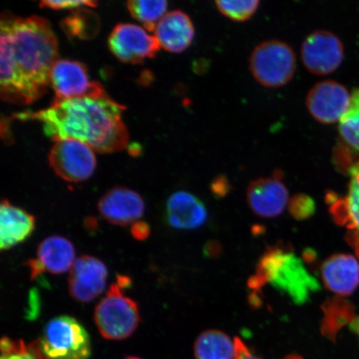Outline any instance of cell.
Masks as SVG:
<instances>
[{
	"instance_id": "cell-3",
	"label": "cell",
	"mask_w": 359,
	"mask_h": 359,
	"mask_svg": "<svg viewBox=\"0 0 359 359\" xmlns=\"http://www.w3.org/2000/svg\"><path fill=\"white\" fill-rule=\"evenodd\" d=\"M267 284L288 295L297 304L306 303L311 294L320 290V284L309 273L302 259L284 246H273L264 254L250 287L259 290Z\"/></svg>"
},
{
	"instance_id": "cell-20",
	"label": "cell",
	"mask_w": 359,
	"mask_h": 359,
	"mask_svg": "<svg viewBox=\"0 0 359 359\" xmlns=\"http://www.w3.org/2000/svg\"><path fill=\"white\" fill-rule=\"evenodd\" d=\"M350 182L348 194L343 199L332 196L331 208L336 219L346 226L350 239L359 257V161L349 168Z\"/></svg>"
},
{
	"instance_id": "cell-31",
	"label": "cell",
	"mask_w": 359,
	"mask_h": 359,
	"mask_svg": "<svg viewBox=\"0 0 359 359\" xmlns=\"http://www.w3.org/2000/svg\"><path fill=\"white\" fill-rule=\"evenodd\" d=\"M227 186V181L226 179L219 178L215 180L213 183V191L217 193H221L222 190H224V191L226 192Z\"/></svg>"
},
{
	"instance_id": "cell-12",
	"label": "cell",
	"mask_w": 359,
	"mask_h": 359,
	"mask_svg": "<svg viewBox=\"0 0 359 359\" xmlns=\"http://www.w3.org/2000/svg\"><path fill=\"white\" fill-rule=\"evenodd\" d=\"M107 269L100 259L83 255L75 260L70 269L69 291L72 298L88 303L105 290Z\"/></svg>"
},
{
	"instance_id": "cell-8",
	"label": "cell",
	"mask_w": 359,
	"mask_h": 359,
	"mask_svg": "<svg viewBox=\"0 0 359 359\" xmlns=\"http://www.w3.org/2000/svg\"><path fill=\"white\" fill-rule=\"evenodd\" d=\"M50 84L55 100L109 97L101 83L90 80L87 67L78 61L58 60L52 67Z\"/></svg>"
},
{
	"instance_id": "cell-16",
	"label": "cell",
	"mask_w": 359,
	"mask_h": 359,
	"mask_svg": "<svg viewBox=\"0 0 359 359\" xmlns=\"http://www.w3.org/2000/svg\"><path fill=\"white\" fill-rule=\"evenodd\" d=\"M208 218V209L203 202L190 192H175L167 201L165 219L175 229L195 230L204 226Z\"/></svg>"
},
{
	"instance_id": "cell-32",
	"label": "cell",
	"mask_w": 359,
	"mask_h": 359,
	"mask_svg": "<svg viewBox=\"0 0 359 359\" xmlns=\"http://www.w3.org/2000/svg\"><path fill=\"white\" fill-rule=\"evenodd\" d=\"M350 330L355 334L359 339V316L354 317L349 324Z\"/></svg>"
},
{
	"instance_id": "cell-7",
	"label": "cell",
	"mask_w": 359,
	"mask_h": 359,
	"mask_svg": "<svg viewBox=\"0 0 359 359\" xmlns=\"http://www.w3.org/2000/svg\"><path fill=\"white\" fill-rule=\"evenodd\" d=\"M48 163L57 176L73 183L91 177L97 164L92 148L74 139L55 141L49 152Z\"/></svg>"
},
{
	"instance_id": "cell-17",
	"label": "cell",
	"mask_w": 359,
	"mask_h": 359,
	"mask_svg": "<svg viewBox=\"0 0 359 359\" xmlns=\"http://www.w3.org/2000/svg\"><path fill=\"white\" fill-rule=\"evenodd\" d=\"M154 36L160 47L165 51L180 53L191 46L195 28L191 18L182 11L165 13L157 24Z\"/></svg>"
},
{
	"instance_id": "cell-26",
	"label": "cell",
	"mask_w": 359,
	"mask_h": 359,
	"mask_svg": "<svg viewBox=\"0 0 359 359\" xmlns=\"http://www.w3.org/2000/svg\"><path fill=\"white\" fill-rule=\"evenodd\" d=\"M215 6L224 16L233 21L244 22L250 19L257 11L259 1L248 0V1H215Z\"/></svg>"
},
{
	"instance_id": "cell-13",
	"label": "cell",
	"mask_w": 359,
	"mask_h": 359,
	"mask_svg": "<svg viewBox=\"0 0 359 359\" xmlns=\"http://www.w3.org/2000/svg\"><path fill=\"white\" fill-rule=\"evenodd\" d=\"M246 201L251 210L259 217H277L289 204V191L278 174L251 182L247 187Z\"/></svg>"
},
{
	"instance_id": "cell-2",
	"label": "cell",
	"mask_w": 359,
	"mask_h": 359,
	"mask_svg": "<svg viewBox=\"0 0 359 359\" xmlns=\"http://www.w3.org/2000/svg\"><path fill=\"white\" fill-rule=\"evenodd\" d=\"M125 107L109 97L53 100L46 109L13 115L21 120L41 123L45 135L53 142L74 139L100 154L122 151L129 134L123 123Z\"/></svg>"
},
{
	"instance_id": "cell-28",
	"label": "cell",
	"mask_w": 359,
	"mask_h": 359,
	"mask_svg": "<svg viewBox=\"0 0 359 359\" xmlns=\"http://www.w3.org/2000/svg\"><path fill=\"white\" fill-rule=\"evenodd\" d=\"M97 1H83V0H74V1H42L39 4L41 8H51V10L62 11V10H79L86 7L93 8L96 7Z\"/></svg>"
},
{
	"instance_id": "cell-23",
	"label": "cell",
	"mask_w": 359,
	"mask_h": 359,
	"mask_svg": "<svg viewBox=\"0 0 359 359\" xmlns=\"http://www.w3.org/2000/svg\"><path fill=\"white\" fill-rule=\"evenodd\" d=\"M168 6V3L164 0H130L127 3L131 15L150 32H154L157 24L165 16Z\"/></svg>"
},
{
	"instance_id": "cell-5",
	"label": "cell",
	"mask_w": 359,
	"mask_h": 359,
	"mask_svg": "<svg viewBox=\"0 0 359 359\" xmlns=\"http://www.w3.org/2000/svg\"><path fill=\"white\" fill-rule=\"evenodd\" d=\"M288 43L268 40L253 49L249 61L254 79L262 86L277 88L285 86L294 78L297 61Z\"/></svg>"
},
{
	"instance_id": "cell-24",
	"label": "cell",
	"mask_w": 359,
	"mask_h": 359,
	"mask_svg": "<svg viewBox=\"0 0 359 359\" xmlns=\"http://www.w3.org/2000/svg\"><path fill=\"white\" fill-rule=\"evenodd\" d=\"M97 17L94 13L79 8L62 22V29L70 37L92 38L97 32Z\"/></svg>"
},
{
	"instance_id": "cell-22",
	"label": "cell",
	"mask_w": 359,
	"mask_h": 359,
	"mask_svg": "<svg viewBox=\"0 0 359 359\" xmlns=\"http://www.w3.org/2000/svg\"><path fill=\"white\" fill-rule=\"evenodd\" d=\"M340 146L350 154L359 151V89L354 91L348 109L340 120Z\"/></svg>"
},
{
	"instance_id": "cell-25",
	"label": "cell",
	"mask_w": 359,
	"mask_h": 359,
	"mask_svg": "<svg viewBox=\"0 0 359 359\" xmlns=\"http://www.w3.org/2000/svg\"><path fill=\"white\" fill-rule=\"evenodd\" d=\"M0 359H46L40 348L38 339L26 344L21 339L15 340L8 337H3L0 342Z\"/></svg>"
},
{
	"instance_id": "cell-19",
	"label": "cell",
	"mask_w": 359,
	"mask_h": 359,
	"mask_svg": "<svg viewBox=\"0 0 359 359\" xmlns=\"http://www.w3.org/2000/svg\"><path fill=\"white\" fill-rule=\"evenodd\" d=\"M35 224L34 215L3 200L0 205V248L10 250L28 239Z\"/></svg>"
},
{
	"instance_id": "cell-27",
	"label": "cell",
	"mask_w": 359,
	"mask_h": 359,
	"mask_svg": "<svg viewBox=\"0 0 359 359\" xmlns=\"http://www.w3.org/2000/svg\"><path fill=\"white\" fill-rule=\"evenodd\" d=\"M290 212L294 217L302 219H306L314 212L316 205L311 197L299 194L289 202Z\"/></svg>"
},
{
	"instance_id": "cell-30",
	"label": "cell",
	"mask_w": 359,
	"mask_h": 359,
	"mask_svg": "<svg viewBox=\"0 0 359 359\" xmlns=\"http://www.w3.org/2000/svg\"><path fill=\"white\" fill-rule=\"evenodd\" d=\"M131 233L135 239L144 241L150 236L151 229L146 222H137L133 223Z\"/></svg>"
},
{
	"instance_id": "cell-11",
	"label": "cell",
	"mask_w": 359,
	"mask_h": 359,
	"mask_svg": "<svg viewBox=\"0 0 359 359\" xmlns=\"http://www.w3.org/2000/svg\"><path fill=\"white\" fill-rule=\"evenodd\" d=\"M348 90L335 81H323L308 92L306 107L314 120L323 124L338 122L347 111L350 103Z\"/></svg>"
},
{
	"instance_id": "cell-14",
	"label": "cell",
	"mask_w": 359,
	"mask_h": 359,
	"mask_svg": "<svg viewBox=\"0 0 359 359\" xmlns=\"http://www.w3.org/2000/svg\"><path fill=\"white\" fill-rule=\"evenodd\" d=\"M75 260V249L72 242L62 236H52L39 244L37 258L28 260L26 264L33 280L46 271L53 275L70 271Z\"/></svg>"
},
{
	"instance_id": "cell-29",
	"label": "cell",
	"mask_w": 359,
	"mask_h": 359,
	"mask_svg": "<svg viewBox=\"0 0 359 359\" xmlns=\"http://www.w3.org/2000/svg\"><path fill=\"white\" fill-rule=\"evenodd\" d=\"M236 346V358L235 359H264L262 358L257 357L250 351L248 347L242 342L239 338L235 339ZM283 359H304L302 357L298 355V354H290Z\"/></svg>"
},
{
	"instance_id": "cell-9",
	"label": "cell",
	"mask_w": 359,
	"mask_h": 359,
	"mask_svg": "<svg viewBox=\"0 0 359 359\" xmlns=\"http://www.w3.org/2000/svg\"><path fill=\"white\" fill-rule=\"evenodd\" d=\"M109 47L120 61L133 65L154 57L161 48L154 35L133 24L116 25L109 35Z\"/></svg>"
},
{
	"instance_id": "cell-34",
	"label": "cell",
	"mask_w": 359,
	"mask_h": 359,
	"mask_svg": "<svg viewBox=\"0 0 359 359\" xmlns=\"http://www.w3.org/2000/svg\"><path fill=\"white\" fill-rule=\"evenodd\" d=\"M125 359H142V358H137V357H129V358H125Z\"/></svg>"
},
{
	"instance_id": "cell-18",
	"label": "cell",
	"mask_w": 359,
	"mask_h": 359,
	"mask_svg": "<svg viewBox=\"0 0 359 359\" xmlns=\"http://www.w3.org/2000/svg\"><path fill=\"white\" fill-rule=\"evenodd\" d=\"M320 272L325 285L336 294H352L359 285V263L351 255H332L323 263Z\"/></svg>"
},
{
	"instance_id": "cell-6",
	"label": "cell",
	"mask_w": 359,
	"mask_h": 359,
	"mask_svg": "<svg viewBox=\"0 0 359 359\" xmlns=\"http://www.w3.org/2000/svg\"><path fill=\"white\" fill-rule=\"evenodd\" d=\"M118 283L112 284L94 311V321L103 338L123 340L137 329L140 313L137 304L124 295Z\"/></svg>"
},
{
	"instance_id": "cell-15",
	"label": "cell",
	"mask_w": 359,
	"mask_h": 359,
	"mask_svg": "<svg viewBox=\"0 0 359 359\" xmlns=\"http://www.w3.org/2000/svg\"><path fill=\"white\" fill-rule=\"evenodd\" d=\"M97 208L107 222L124 226L138 222L144 214L145 203L137 192L120 187L103 195Z\"/></svg>"
},
{
	"instance_id": "cell-10",
	"label": "cell",
	"mask_w": 359,
	"mask_h": 359,
	"mask_svg": "<svg viewBox=\"0 0 359 359\" xmlns=\"http://www.w3.org/2000/svg\"><path fill=\"white\" fill-rule=\"evenodd\" d=\"M344 45L335 34L326 30H316L309 34L302 46V58L309 73L327 75L342 64Z\"/></svg>"
},
{
	"instance_id": "cell-1",
	"label": "cell",
	"mask_w": 359,
	"mask_h": 359,
	"mask_svg": "<svg viewBox=\"0 0 359 359\" xmlns=\"http://www.w3.org/2000/svg\"><path fill=\"white\" fill-rule=\"evenodd\" d=\"M57 41L48 20L4 13L0 20V95L29 105L47 91L57 60Z\"/></svg>"
},
{
	"instance_id": "cell-4",
	"label": "cell",
	"mask_w": 359,
	"mask_h": 359,
	"mask_svg": "<svg viewBox=\"0 0 359 359\" xmlns=\"http://www.w3.org/2000/svg\"><path fill=\"white\" fill-rule=\"evenodd\" d=\"M40 348L46 359H89L91 339L88 331L76 320L67 316L53 318L44 327Z\"/></svg>"
},
{
	"instance_id": "cell-21",
	"label": "cell",
	"mask_w": 359,
	"mask_h": 359,
	"mask_svg": "<svg viewBox=\"0 0 359 359\" xmlns=\"http://www.w3.org/2000/svg\"><path fill=\"white\" fill-rule=\"evenodd\" d=\"M194 355L196 359H235V340L222 331L206 330L197 337Z\"/></svg>"
},
{
	"instance_id": "cell-33",
	"label": "cell",
	"mask_w": 359,
	"mask_h": 359,
	"mask_svg": "<svg viewBox=\"0 0 359 359\" xmlns=\"http://www.w3.org/2000/svg\"><path fill=\"white\" fill-rule=\"evenodd\" d=\"M116 283H118L121 288L125 289L131 285V280H130L127 276H118V282Z\"/></svg>"
}]
</instances>
